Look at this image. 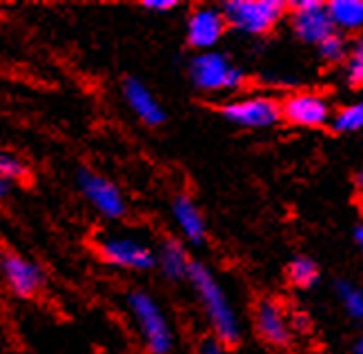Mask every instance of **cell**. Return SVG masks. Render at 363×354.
<instances>
[{
	"mask_svg": "<svg viewBox=\"0 0 363 354\" xmlns=\"http://www.w3.org/2000/svg\"><path fill=\"white\" fill-rule=\"evenodd\" d=\"M187 281L194 287L196 299L205 312V319L210 321L214 336H218V339L225 341L228 345L239 343V339H241L239 316H236L234 305H232L228 292L223 289V285H220L218 279L214 277V272L208 265L194 261L192 267H189Z\"/></svg>",
	"mask_w": 363,
	"mask_h": 354,
	"instance_id": "1",
	"label": "cell"
},
{
	"mask_svg": "<svg viewBox=\"0 0 363 354\" xmlns=\"http://www.w3.org/2000/svg\"><path fill=\"white\" fill-rule=\"evenodd\" d=\"M125 303H128L130 316L134 319L140 341L150 354H169L174 350V330L159 301L145 289H132Z\"/></svg>",
	"mask_w": 363,
	"mask_h": 354,
	"instance_id": "2",
	"label": "cell"
},
{
	"mask_svg": "<svg viewBox=\"0 0 363 354\" xmlns=\"http://www.w3.org/2000/svg\"><path fill=\"white\" fill-rule=\"evenodd\" d=\"M99 259L112 267L130 272H150L156 267V252L143 236L132 232H101L94 238Z\"/></svg>",
	"mask_w": 363,
	"mask_h": 354,
	"instance_id": "3",
	"label": "cell"
},
{
	"mask_svg": "<svg viewBox=\"0 0 363 354\" xmlns=\"http://www.w3.org/2000/svg\"><path fill=\"white\" fill-rule=\"evenodd\" d=\"M288 5L281 0H228L223 13L230 27L247 36H263L281 23Z\"/></svg>",
	"mask_w": 363,
	"mask_h": 354,
	"instance_id": "4",
	"label": "cell"
},
{
	"mask_svg": "<svg viewBox=\"0 0 363 354\" xmlns=\"http://www.w3.org/2000/svg\"><path fill=\"white\" fill-rule=\"evenodd\" d=\"M189 78L196 89L205 94L236 92L243 85V72L234 65V60L220 52H199L189 62Z\"/></svg>",
	"mask_w": 363,
	"mask_h": 354,
	"instance_id": "5",
	"label": "cell"
},
{
	"mask_svg": "<svg viewBox=\"0 0 363 354\" xmlns=\"http://www.w3.org/2000/svg\"><path fill=\"white\" fill-rule=\"evenodd\" d=\"M220 116L243 130H267L283 121L281 101L270 94H247L220 105Z\"/></svg>",
	"mask_w": 363,
	"mask_h": 354,
	"instance_id": "6",
	"label": "cell"
},
{
	"mask_svg": "<svg viewBox=\"0 0 363 354\" xmlns=\"http://www.w3.org/2000/svg\"><path fill=\"white\" fill-rule=\"evenodd\" d=\"M76 185L81 189L83 199L91 205V210L105 221H121L128 214V201L123 197V189L107 176L89 167H78Z\"/></svg>",
	"mask_w": 363,
	"mask_h": 354,
	"instance_id": "7",
	"label": "cell"
},
{
	"mask_svg": "<svg viewBox=\"0 0 363 354\" xmlns=\"http://www.w3.org/2000/svg\"><path fill=\"white\" fill-rule=\"evenodd\" d=\"M0 279L16 299L23 301L36 299L47 281L43 267L34 259L11 248L0 250Z\"/></svg>",
	"mask_w": 363,
	"mask_h": 354,
	"instance_id": "8",
	"label": "cell"
},
{
	"mask_svg": "<svg viewBox=\"0 0 363 354\" xmlns=\"http://www.w3.org/2000/svg\"><path fill=\"white\" fill-rule=\"evenodd\" d=\"M283 121L294 127H323L333 121V109L323 94L319 92H292L281 101Z\"/></svg>",
	"mask_w": 363,
	"mask_h": 354,
	"instance_id": "9",
	"label": "cell"
},
{
	"mask_svg": "<svg viewBox=\"0 0 363 354\" xmlns=\"http://www.w3.org/2000/svg\"><path fill=\"white\" fill-rule=\"evenodd\" d=\"M290 27L298 40L317 47L337 31L333 21H330L325 3H319V0H298V3H292Z\"/></svg>",
	"mask_w": 363,
	"mask_h": 354,
	"instance_id": "10",
	"label": "cell"
},
{
	"mask_svg": "<svg viewBox=\"0 0 363 354\" xmlns=\"http://www.w3.org/2000/svg\"><path fill=\"white\" fill-rule=\"evenodd\" d=\"M228 29L225 13L216 7H196L187 16L185 38L199 52H212Z\"/></svg>",
	"mask_w": 363,
	"mask_h": 354,
	"instance_id": "11",
	"label": "cell"
},
{
	"mask_svg": "<svg viewBox=\"0 0 363 354\" xmlns=\"http://www.w3.org/2000/svg\"><path fill=\"white\" fill-rule=\"evenodd\" d=\"M255 330L265 343L288 345L292 336V321L279 301L261 299L255 308Z\"/></svg>",
	"mask_w": 363,
	"mask_h": 354,
	"instance_id": "12",
	"label": "cell"
},
{
	"mask_svg": "<svg viewBox=\"0 0 363 354\" xmlns=\"http://www.w3.org/2000/svg\"><path fill=\"white\" fill-rule=\"evenodd\" d=\"M123 99L132 114L147 127H159L167 121L161 101L150 92V87L138 78H128L123 83Z\"/></svg>",
	"mask_w": 363,
	"mask_h": 354,
	"instance_id": "13",
	"label": "cell"
},
{
	"mask_svg": "<svg viewBox=\"0 0 363 354\" xmlns=\"http://www.w3.org/2000/svg\"><path fill=\"white\" fill-rule=\"evenodd\" d=\"M172 216H174L179 232L183 234V238L189 245L205 243V238H208V223H205V216L192 197L179 194L172 201Z\"/></svg>",
	"mask_w": 363,
	"mask_h": 354,
	"instance_id": "14",
	"label": "cell"
},
{
	"mask_svg": "<svg viewBox=\"0 0 363 354\" xmlns=\"http://www.w3.org/2000/svg\"><path fill=\"white\" fill-rule=\"evenodd\" d=\"M192 259L185 250V245L179 238H165L156 250V267L161 270V275L167 281H183L189 277V267H192Z\"/></svg>",
	"mask_w": 363,
	"mask_h": 354,
	"instance_id": "15",
	"label": "cell"
},
{
	"mask_svg": "<svg viewBox=\"0 0 363 354\" xmlns=\"http://www.w3.org/2000/svg\"><path fill=\"white\" fill-rule=\"evenodd\" d=\"M325 7L339 34L363 31V0H330Z\"/></svg>",
	"mask_w": 363,
	"mask_h": 354,
	"instance_id": "16",
	"label": "cell"
},
{
	"mask_svg": "<svg viewBox=\"0 0 363 354\" xmlns=\"http://www.w3.org/2000/svg\"><path fill=\"white\" fill-rule=\"evenodd\" d=\"M288 281L296 287H312L319 281V265L310 256H294L288 265Z\"/></svg>",
	"mask_w": 363,
	"mask_h": 354,
	"instance_id": "17",
	"label": "cell"
},
{
	"mask_svg": "<svg viewBox=\"0 0 363 354\" xmlns=\"http://www.w3.org/2000/svg\"><path fill=\"white\" fill-rule=\"evenodd\" d=\"M29 165L18 156V154H11V152H3L0 150V179L7 181L9 185L13 183H25L29 181Z\"/></svg>",
	"mask_w": 363,
	"mask_h": 354,
	"instance_id": "18",
	"label": "cell"
},
{
	"mask_svg": "<svg viewBox=\"0 0 363 354\" xmlns=\"http://www.w3.org/2000/svg\"><path fill=\"white\" fill-rule=\"evenodd\" d=\"M333 127L339 134H352L363 130V101L345 105L333 118Z\"/></svg>",
	"mask_w": 363,
	"mask_h": 354,
	"instance_id": "19",
	"label": "cell"
},
{
	"mask_svg": "<svg viewBox=\"0 0 363 354\" xmlns=\"http://www.w3.org/2000/svg\"><path fill=\"white\" fill-rule=\"evenodd\" d=\"M337 297H339L345 312L357 321H363V287L348 283V281H339Z\"/></svg>",
	"mask_w": 363,
	"mask_h": 354,
	"instance_id": "20",
	"label": "cell"
},
{
	"mask_svg": "<svg viewBox=\"0 0 363 354\" xmlns=\"http://www.w3.org/2000/svg\"><path fill=\"white\" fill-rule=\"evenodd\" d=\"M343 74L350 87H363V38L350 43L348 58L343 62Z\"/></svg>",
	"mask_w": 363,
	"mask_h": 354,
	"instance_id": "21",
	"label": "cell"
},
{
	"mask_svg": "<svg viewBox=\"0 0 363 354\" xmlns=\"http://www.w3.org/2000/svg\"><path fill=\"white\" fill-rule=\"evenodd\" d=\"M319 56L328 62V65H339V62H345L348 58V52H350V43L345 40L343 34L335 31L333 36H328L319 47Z\"/></svg>",
	"mask_w": 363,
	"mask_h": 354,
	"instance_id": "22",
	"label": "cell"
},
{
	"mask_svg": "<svg viewBox=\"0 0 363 354\" xmlns=\"http://www.w3.org/2000/svg\"><path fill=\"white\" fill-rule=\"evenodd\" d=\"M196 354H228V343L220 341L214 334H208L199 341Z\"/></svg>",
	"mask_w": 363,
	"mask_h": 354,
	"instance_id": "23",
	"label": "cell"
},
{
	"mask_svg": "<svg viewBox=\"0 0 363 354\" xmlns=\"http://www.w3.org/2000/svg\"><path fill=\"white\" fill-rule=\"evenodd\" d=\"M179 3L177 0H143L140 7L152 9V11H167V9H174Z\"/></svg>",
	"mask_w": 363,
	"mask_h": 354,
	"instance_id": "24",
	"label": "cell"
},
{
	"mask_svg": "<svg viewBox=\"0 0 363 354\" xmlns=\"http://www.w3.org/2000/svg\"><path fill=\"white\" fill-rule=\"evenodd\" d=\"M354 240H357V245L363 250V221L357 223V228H354Z\"/></svg>",
	"mask_w": 363,
	"mask_h": 354,
	"instance_id": "25",
	"label": "cell"
},
{
	"mask_svg": "<svg viewBox=\"0 0 363 354\" xmlns=\"http://www.w3.org/2000/svg\"><path fill=\"white\" fill-rule=\"evenodd\" d=\"M11 194V185L7 183V181H3V179H0V201H3V199H7Z\"/></svg>",
	"mask_w": 363,
	"mask_h": 354,
	"instance_id": "26",
	"label": "cell"
},
{
	"mask_svg": "<svg viewBox=\"0 0 363 354\" xmlns=\"http://www.w3.org/2000/svg\"><path fill=\"white\" fill-rule=\"evenodd\" d=\"M354 354H363V336L357 341V345H354Z\"/></svg>",
	"mask_w": 363,
	"mask_h": 354,
	"instance_id": "27",
	"label": "cell"
},
{
	"mask_svg": "<svg viewBox=\"0 0 363 354\" xmlns=\"http://www.w3.org/2000/svg\"><path fill=\"white\" fill-rule=\"evenodd\" d=\"M357 187H359V189L363 192V170H361V172L357 174Z\"/></svg>",
	"mask_w": 363,
	"mask_h": 354,
	"instance_id": "28",
	"label": "cell"
}]
</instances>
